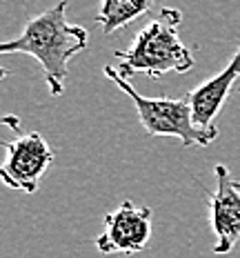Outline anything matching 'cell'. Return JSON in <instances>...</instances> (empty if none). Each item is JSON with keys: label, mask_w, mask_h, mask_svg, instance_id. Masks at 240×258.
I'll return each mask as SVG.
<instances>
[{"label": "cell", "mask_w": 240, "mask_h": 258, "mask_svg": "<svg viewBox=\"0 0 240 258\" xmlns=\"http://www.w3.org/2000/svg\"><path fill=\"white\" fill-rule=\"evenodd\" d=\"M89 34L85 27L67 20V3L53 5L27 20L25 29L14 40L0 45V53H25L40 62L51 96L65 91V78L71 58L87 49Z\"/></svg>", "instance_id": "obj_1"}, {"label": "cell", "mask_w": 240, "mask_h": 258, "mask_svg": "<svg viewBox=\"0 0 240 258\" xmlns=\"http://www.w3.org/2000/svg\"><path fill=\"white\" fill-rule=\"evenodd\" d=\"M183 23L180 9L163 7L125 51H114L118 58V74L129 80L136 74L160 78L169 72L187 74L196 64L191 49L180 40L178 27Z\"/></svg>", "instance_id": "obj_2"}, {"label": "cell", "mask_w": 240, "mask_h": 258, "mask_svg": "<svg viewBox=\"0 0 240 258\" xmlns=\"http://www.w3.org/2000/svg\"><path fill=\"white\" fill-rule=\"evenodd\" d=\"M105 76L111 80L118 89H122L131 98L133 107L138 111V120L142 129L153 138H178L185 147H207L218 138V127L213 129H202L194 120V111H191L189 98H147V96L138 94L131 87L129 80H125L118 74V69L105 64Z\"/></svg>", "instance_id": "obj_3"}, {"label": "cell", "mask_w": 240, "mask_h": 258, "mask_svg": "<svg viewBox=\"0 0 240 258\" xmlns=\"http://www.w3.org/2000/svg\"><path fill=\"white\" fill-rule=\"evenodd\" d=\"M53 163V149L38 132H29L5 143V163L0 178L7 187L25 194H36L42 176Z\"/></svg>", "instance_id": "obj_4"}, {"label": "cell", "mask_w": 240, "mask_h": 258, "mask_svg": "<svg viewBox=\"0 0 240 258\" xmlns=\"http://www.w3.org/2000/svg\"><path fill=\"white\" fill-rule=\"evenodd\" d=\"M151 238V209L125 201L105 214L103 234L96 238L100 254H138Z\"/></svg>", "instance_id": "obj_5"}, {"label": "cell", "mask_w": 240, "mask_h": 258, "mask_svg": "<svg viewBox=\"0 0 240 258\" xmlns=\"http://www.w3.org/2000/svg\"><path fill=\"white\" fill-rule=\"evenodd\" d=\"M216 191L209 196V223L216 234L213 254H229L240 240V182L225 165L213 167Z\"/></svg>", "instance_id": "obj_6"}, {"label": "cell", "mask_w": 240, "mask_h": 258, "mask_svg": "<svg viewBox=\"0 0 240 258\" xmlns=\"http://www.w3.org/2000/svg\"><path fill=\"white\" fill-rule=\"evenodd\" d=\"M238 78H240V47L220 74L202 80L198 87H194L187 94L191 111H194V120L198 122L202 129L216 127V118L222 111V107H225L229 94H231Z\"/></svg>", "instance_id": "obj_7"}, {"label": "cell", "mask_w": 240, "mask_h": 258, "mask_svg": "<svg viewBox=\"0 0 240 258\" xmlns=\"http://www.w3.org/2000/svg\"><path fill=\"white\" fill-rule=\"evenodd\" d=\"M153 7L151 0H105L98 9L96 23L105 36H111L120 27L131 25L136 18L147 14Z\"/></svg>", "instance_id": "obj_8"}, {"label": "cell", "mask_w": 240, "mask_h": 258, "mask_svg": "<svg viewBox=\"0 0 240 258\" xmlns=\"http://www.w3.org/2000/svg\"><path fill=\"white\" fill-rule=\"evenodd\" d=\"M5 122H9V127L16 129V132H20V120L18 118H14V116H7L5 118Z\"/></svg>", "instance_id": "obj_9"}]
</instances>
